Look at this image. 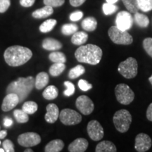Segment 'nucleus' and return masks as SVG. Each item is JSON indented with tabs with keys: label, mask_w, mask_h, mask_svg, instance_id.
I'll return each instance as SVG.
<instances>
[{
	"label": "nucleus",
	"mask_w": 152,
	"mask_h": 152,
	"mask_svg": "<svg viewBox=\"0 0 152 152\" xmlns=\"http://www.w3.org/2000/svg\"><path fill=\"white\" fill-rule=\"evenodd\" d=\"M102 49L99 47L88 44L77 48L75 52V56L77 61L80 63L96 65L102 59Z\"/></svg>",
	"instance_id": "2"
},
{
	"label": "nucleus",
	"mask_w": 152,
	"mask_h": 152,
	"mask_svg": "<svg viewBox=\"0 0 152 152\" xmlns=\"http://www.w3.org/2000/svg\"><path fill=\"white\" fill-rule=\"evenodd\" d=\"M66 69V65L64 63H54L49 68V73L53 77H57L60 75Z\"/></svg>",
	"instance_id": "25"
},
{
	"label": "nucleus",
	"mask_w": 152,
	"mask_h": 152,
	"mask_svg": "<svg viewBox=\"0 0 152 152\" xmlns=\"http://www.w3.org/2000/svg\"><path fill=\"white\" fill-rule=\"evenodd\" d=\"M41 137L35 132H26L20 134L18 137V142L20 146L24 147H35L40 143Z\"/></svg>",
	"instance_id": "9"
},
{
	"label": "nucleus",
	"mask_w": 152,
	"mask_h": 152,
	"mask_svg": "<svg viewBox=\"0 0 152 152\" xmlns=\"http://www.w3.org/2000/svg\"><path fill=\"white\" fill-rule=\"evenodd\" d=\"M76 107L83 115H90L94 109V104L87 96L81 95L77 99L75 102Z\"/></svg>",
	"instance_id": "10"
},
{
	"label": "nucleus",
	"mask_w": 152,
	"mask_h": 152,
	"mask_svg": "<svg viewBox=\"0 0 152 152\" xmlns=\"http://www.w3.org/2000/svg\"><path fill=\"white\" fill-rule=\"evenodd\" d=\"M96 152H115L116 147L113 142L110 141H102L96 145Z\"/></svg>",
	"instance_id": "20"
},
{
	"label": "nucleus",
	"mask_w": 152,
	"mask_h": 152,
	"mask_svg": "<svg viewBox=\"0 0 152 152\" xmlns=\"http://www.w3.org/2000/svg\"><path fill=\"white\" fill-rule=\"evenodd\" d=\"M14 115L16 121L19 123H26L29 120L28 114L26 113L23 110L16 109L14 111Z\"/></svg>",
	"instance_id": "31"
},
{
	"label": "nucleus",
	"mask_w": 152,
	"mask_h": 152,
	"mask_svg": "<svg viewBox=\"0 0 152 152\" xmlns=\"http://www.w3.org/2000/svg\"><path fill=\"white\" fill-rule=\"evenodd\" d=\"M13 124V121L11 118H5L4 120V125L6 127H10Z\"/></svg>",
	"instance_id": "46"
},
{
	"label": "nucleus",
	"mask_w": 152,
	"mask_h": 152,
	"mask_svg": "<svg viewBox=\"0 0 152 152\" xmlns=\"http://www.w3.org/2000/svg\"><path fill=\"white\" fill-rule=\"evenodd\" d=\"M3 148L6 152H14V145L13 142L9 140H6L3 142Z\"/></svg>",
	"instance_id": "40"
},
{
	"label": "nucleus",
	"mask_w": 152,
	"mask_h": 152,
	"mask_svg": "<svg viewBox=\"0 0 152 152\" xmlns=\"http://www.w3.org/2000/svg\"><path fill=\"white\" fill-rule=\"evenodd\" d=\"M88 141L85 138H77L68 146L70 152H84L88 147Z\"/></svg>",
	"instance_id": "15"
},
{
	"label": "nucleus",
	"mask_w": 152,
	"mask_h": 152,
	"mask_svg": "<svg viewBox=\"0 0 152 152\" xmlns=\"http://www.w3.org/2000/svg\"><path fill=\"white\" fill-rule=\"evenodd\" d=\"M64 142L61 140H54L49 142L45 148L46 152H59L64 149Z\"/></svg>",
	"instance_id": "21"
},
{
	"label": "nucleus",
	"mask_w": 152,
	"mask_h": 152,
	"mask_svg": "<svg viewBox=\"0 0 152 152\" xmlns=\"http://www.w3.org/2000/svg\"><path fill=\"white\" fill-rule=\"evenodd\" d=\"M147 118L149 121H152V103L149 104L147 110Z\"/></svg>",
	"instance_id": "45"
},
{
	"label": "nucleus",
	"mask_w": 152,
	"mask_h": 152,
	"mask_svg": "<svg viewBox=\"0 0 152 152\" xmlns=\"http://www.w3.org/2000/svg\"><path fill=\"white\" fill-rule=\"evenodd\" d=\"M49 77L48 74L45 72H41L38 73L35 80V87L37 90H42L44 87H46L48 84Z\"/></svg>",
	"instance_id": "19"
},
{
	"label": "nucleus",
	"mask_w": 152,
	"mask_h": 152,
	"mask_svg": "<svg viewBox=\"0 0 152 152\" xmlns=\"http://www.w3.org/2000/svg\"><path fill=\"white\" fill-rule=\"evenodd\" d=\"M18 103L20 102H19L18 95L14 93L7 94L3 100L2 104H1V109L4 111H9L14 109Z\"/></svg>",
	"instance_id": "14"
},
{
	"label": "nucleus",
	"mask_w": 152,
	"mask_h": 152,
	"mask_svg": "<svg viewBox=\"0 0 152 152\" xmlns=\"http://www.w3.org/2000/svg\"><path fill=\"white\" fill-rule=\"evenodd\" d=\"M78 30V27L76 24L68 23L64 24L61 28V33L64 35H73Z\"/></svg>",
	"instance_id": "32"
},
{
	"label": "nucleus",
	"mask_w": 152,
	"mask_h": 152,
	"mask_svg": "<svg viewBox=\"0 0 152 152\" xmlns=\"http://www.w3.org/2000/svg\"><path fill=\"white\" fill-rule=\"evenodd\" d=\"M64 85L66 87V90L64 92V94L66 96H71L75 92V85L69 81L64 82Z\"/></svg>",
	"instance_id": "37"
},
{
	"label": "nucleus",
	"mask_w": 152,
	"mask_h": 152,
	"mask_svg": "<svg viewBox=\"0 0 152 152\" xmlns=\"http://www.w3.org/2000/svg\"><path fill=\"white\" fill-rule=\"evenodd\" d=\"M97 27V21L94 17H87L82 22V28L85 30L92 32Z\"/></svg>",
	"instance_id": "23"
},
{
	"label": "nucleus",
	"mask_w": 152,
	"mask_h": 152,
	"mask_svg": "<svg viewBox=\"0 0 152 152\" xmlns=\"http://www.w3.org/2000/svg\"><path fill=\"white\" fill-rule=\"evenodd\" d=\"M113 121L116 130L121 133L126 132L132 123V115L128 110L121 109L114 114Z\"/></svg>",
	"instance_id": "4"
},
{
	"label": "nucleus",
	"mask_w": 152,
	"mask_h": 152,
	"mask_svg": "<svg viewBox=\"0 0 152 152\" xmlns=\"http://www.w3.org/2000/svg\"><path fill=\"white\" fill-rule=\"evenodd\" d=\"M0 144H1V142H0Z\"/></svg>",
	"instance_id": "53"
},
{
	"label": "nucleus",
	"mask_w": 152,
	"mask_h": 152,
	"mask_svg": "<svg viewBox=\"0 0 152 152\" xmlns=\"http://www.w3.org/2000/svg\"><path fill=\"white\" fill-rule=\"evenodd\" d=\"M4 149H0V152H4Z\"/></svg>",
	"instance_id": "51"
},
{
	"label": "nucleus",
	"mask_w": 152,
	"mask_h": 152,
	"mask_svg": "<svg viewBox=\"0 0 152 152\" xmlns=\"http://www.w3.org/2000/svg\"><path fill=\"white\" fill-rule=\"evenodd\" d=\"M33 56V52L28 47L18 45L9 47L5 50L4 57L10 66H20L27 63Z\"/></svg>",
	"instance_id": "1"
},
{
	"label": "nucleus",
	"mask_w": 152,
	"mask_h": 152,
	"mask_svg": "<svg viewBox=\"0 0 152 152\" xmlns=\"http://www.w3.org/2000/svg\"><path fill=\"white\" fill-rule=\"evenodd\" d=\"M35 86V80L32 76L28 77H19L16 81H13L7 87V94L14 93L18 96L19 102H22L28 97Z\"/></svg>",
	"instance_id": "3"
},
{
	"label": "nucleus",
	"mask_w": 152,
	"mask_h": 152,
	"mask_svg": "<svg viewBox=\"0 0 152 152\" xmlns=\"http://www.w3.org/2000/svg\"><path fill=\"white\" fill-rule=\"evenodd\" d=\"M149 81L150 82V83H151V85H152V75L149 78Z\"/></svg>",
	"instance_id": "50"
},
{
	"label": "nucleus",
	"mask_w": 152,
	"mask_h": 152,
	"mask_svg": "<svg viewBox=\"0 0 152 152\" xmlns=\"http://www.w3.org/2000/svg\"><path fill=\"white\" fill-rule=\"evenodd\" d=\"M59 109L55 104H49L47 106L45 121L49 123H54L59 117Z\"/></svg>",
	"instance_id": "16"
},
{
	"label": "nucleus",
	"mask_w": 152,
	"mask_h": 152,
	"mask_svg": "<svg viewBox=\"0 0 152 152\" xmlns=\"http://www.w3.org/2000/svg\"><path fill=\"white\" fill-rule=\"evenodd\" d=\"M53 13H54L53 7L45 5L42 8L37 9V10L33 11V13L32 14V16L35 18L42 19L47 18V17L51 16Z\"/></svg>",
	"instance_id": "18"
},
{
	"label": "nucleus",
	"mask_w": 152,
	"mask_h": 152,
	"mask_svg": "<svg viewBox=\"0 0 152 152\" xmlns=\"http://www.w3.org/2000/svg\"><path fill=\"white\" fill-rule=\"evenodd\" d=\"M142 45L145 52L152 58V38L147 37L144 39Z\"/></svg>",
	"instance_id": "36"
},
{
	"label": "nucleus",
	"mask_w": 152,
	"mask_h": 152,
	"mask_svg": "<svg viewBox=\"0 0 152 152\" xmlns=\"http://www.w3.org/2000/svg\"><path fill=\"white\" fill-rule=\"evenodd\" d=\"M35 0H20V4L23 7H30L35 4Z\"/></svg>",
	"instance_id": "43"
},
{
	"label": "nucleus",
	"mask_w": 152,
	"mask_h": 152,
	"mask_svg": "<svg viewBox=\"0 0 152 152\" xmlns=\"http://www.w3.org/2000/svg\"><path fill=\"white\" fill-rule=\"evenodd\" d=\"M152 145L151 139L145 133H140L135 138L134 149L138 152L147 151L151 148Z\"/></svg>",
	"instance_id": "13"
},
{
	"label": "nucleus",
	"mask_w": 152,
	"mask_h": 152,
	"mask_svg": "<svg viewBox=\"0 0 152 152\" xmlns=\"http://www.w3.org/2000/svg\"><path fill=\"white\" fill-rule=\"evenodd\" d=\"M7 135V130H0V139H4Z\"/></svg>",
	"instance_id": "47"
},
{
	"label": "nucleus",
	"mask_w": 152,
	"mask_h": 152,
	"mask_svg": "<svg viewBox=\"0 0 152 152\" xmlns=\"http://www.w3.org/2000/svg\"><path fill=\"white\" fill-rule=\"evenodd\" d=\"M122 1L129 12L133 14L138 12L140 9H139L137 0H122Z\"/></svg>",
	"instance_id": "30"
},
{
	"label": "nucleus",
	"mask_w": 152,
	"mask_h": 152,
	"mask_svg": "<svg viewBox=\"0 0 152 152\" xmlns=\"http://www.w3.org/2000/svg\"><path fill=\"white\" fill-rule=\"evenodd\" d=\"M102 10H103L104 14L108 16V15H111L114 14L115 11L118 10V7L114 4L110 3H104L102 6Z\"/></svg>",
	"instance_id": "35"
},
{
	"label": "nucleus",
	"mask_w": 152,
	"mask_h": 152,
	"mask_svg": "<svg viewBox=\"0 0 152 152\" xmlns=\"http://www.w3.org/2000/svg\"><path fill=\"white\" fill-rule=\"evenodd\" d=\"M65 0H44V4L52 7H59L64 4Z\"/></svg>",
	"instance_id": "39"
},
{
	"label": "nucleus",
	"mask_w": 152,
	"mask_h": 152,
	"mask_svg": "<svg viewBox=\"0 0 152 152\" xmlns=\"http://www.w3.org/2000/svg\"><path fill=\"white\" fill-rule=\"evenodd\" d=\"M49 58L51 61L54 63H64L66 62V56L63 52H54L51 53L49 56Z\"/></svg>",
	"instance_id": "33"
},
{
	"label": "nucleus",
	"mask_w": 152,
	"mask_h": 152,
	"mask_svg": "<svg viewBox=\"0 0 152 152\" xmlns=\"http://www.w3.org/2000/svg\"><path fill=\"white\" fill-rule=\"evenodd\" d=\"M11 5V0H0V13L3 14L8 10Z\"/></svg>",
	"instance_id": "41"
},
{
	"label": "nucleus",
	"mask_w": 152,
	"mask_h": 152,
	"mask_svg": "<svg viewBox=\"0 0 152 152\" xmlns=\"http://www.w3.org/2000/svg\"><path fill=\"white\" fill-rule=\"evenodd\" d=\"M0 130H1V127H0Z\"/></svg>",
	"instance_id": "52"
},
{
	"label": "nucleus",
	"mask_w": 152,
	"mask_h": 152,
	"mask_svg": "<svg viewBox=\"0 0 152 152\" xmlns=\"http://www.w3.org/2000/svg\"><path fill=\"white\" fill-rule=\"evenodd\" d=\"M33 151L32 149H26L25 150V152H33Z\"/></svg>",
	"instance_id": "49"
},
{
	"label": "nucleus",
	"mask_w": 152,
	"mask_h": 152,
	"mask_svg": "<svg viewBox=\"0 0 152 152\" xmlns=\"http://www.w3.org/2000/svg\"><path fill=\"white\" fill-rule=\"evenodd\" d=\"M57 21L55 19H48L41 24V26H39V30L44 33H49V32L52 31Z\"/></svg>",
	"instance_id": "27"
},
{
	"label": "nucleus",
	"mask_w": 152,
	"mask_h": 152,
	"mask_svg": "<svg viewBox=\"0 0 152 152\" xmlns=\"http://www.w3.org/2000/svg\"><path fill=\"white\" fill-rule=\"evenodd\" d=\"M59 118L63 124L75 125L81 122L82 115L73 109H64L59 113Z\"/></svg>",
	"instance_id": "8"
},
{
	"label": "nucleus",
	"mask_w": 152,
	"mask_h": 152,
	"mask_svg": "<svg viewBox=\"0 0 152 152\" xmlns=\"http://www.w3.org/2000/svg\"><path fill=\"white\" fill-rule=\"evenodd\" d=\"M88 39V35L83 31L76 32L71 37V42L75 45H82Z\"/></svg>",
	"instance_id": "22"
},
{
	"label": "nucleus",
	"mask_w": 152,
	"mask_h": 152,
	"mask_svg": "<svg viewBox=\"0 0 152 152\" xmlns=\"http://www.w3.org/2000/svg\"><path fill=\"white\" fill-rule=\"evenodd\" d=\"M118 0H106V2L110 4H115L116 3Z\"/></svg>",
	"instance_id": "48"
},
{
	"label": "nucleus",
	"mask_w": 152,
	"mask_h": 152,
	"mask_svg": "<svg viewBox=\"0 0 152 152\" xmlns=\"http://www.w3.org/2000/svg\"><path fill=\"white\" fill-rule=\"evenodd\" d=\"M118 71L125 78H134L138 73L137 61L133 57H129L119 64Z\"/></svg>",
	"instance_id": "5"
},
{
	"label": "nucleus",
	"mask_w": 152,
	"mask_h": 152,
	"mask_svg": "<svg viewBox=\"0 0 152 152\" xmlns=\"http://www.w3.org/2000/svg\"><path fill=\"white\" fill-rule=\"evenodd\" d=\"M87 133L93 141H99L104 137V132L103 127L97 121H91L87 124Z\"/></svg>",
	"instance_id": "12"
},
{
	"label": "nucleus",
	"mask_w": 152,
	"mask_h": 152,
	"mask_svg": "<svg viewBox=\"0 0 152 152\" xmlns=\"http://www.w3.org/2000/svg\"><path fill=\"white\" fill-rule=\"evenodd\" d=\"M78 87L82 91H84V92H87L89 91L92 88V85L89 83L88 82L85 80L81 79L78 81Z\"/></svg>",
	"instance_id": "38"
},
{
	"label": "nucleus",
	"mask_w": 152,
	"mask_h": 152,
	"mask_svg": "<svg viewBox=\"0 0 152 152\" xmlns=\"http://www.w3.org/2000/svg\"><path fill=\"white\" fill-rule=\"evenodd\" d=\"M85 72V68L82 65H77L75 67L71 68L68 73V77L70 79H75L83 75Z\"/></svg>",
	"instance_id": "28"
},
{
	"label": "nucleus",
	"mask_w": 152,
	"mask_h": 152,
	"mask_svg": "<svg viewBox=\"0 0 152 152\" xmlns=\"http://www.w3.org/2000/svg\"><path fill=\"white\" fill-rule=\"evenodd\" d=\"M58 95V90L54 85H49L46 87L42 93V96L47 100H53L56 99Z\"/></svg>",
	"instance_id": "24"
},
{
	"label": "nucleus",
	"mask_w": 152,
	"mask_h": 152,
	"mask_svg": "<svg viewBox=\"0 0 152 152\" xmlns=\"http://www.w3.org/2000/svg\"><path fill=\"white\" fill-rule=\"evenodd\" d=\"M42 47L48 51H56L62 48V44L53 38H46L42 42Z\"/></svg>",
	"instance_id": "17"
},
{
	"label": "nucleus",
	"mask_w": 152,
	"mask_h": 152,
	"mask_svg": "<svg viewBox=\"0 0 152 152\" xmlns=\"http://www.w3.org/2000/svg\"><path fill=\"white\" fill-rule=\"evenodd\" d=\"M133 20L132 15L129 11H121L117 14L115 23L119 29L123 30H128L132 28L133 25Z\"/></svg>",
	"instance_id": "11"
},
{
	"label": "nucleus",
	"mask_w": 152,
	"mask_h": 152,
	"mask_svg": "<svg viewBox=\"0 0 152 152\" xmlns=\"http://www.w3.org/2000/svg\"><path fill=\"white\" fill-rule=\"evenodd\" d=\"M139 9L143 12H148L152 10V0H137Z\"/></svg>",
	"instance_id": "34"
},
{
	"label": "nucleus",
	"mask_w": 152,
	"mask_h": 152,
	"mask_svg": "<svg viewBox=\"0 0 152 152\" xmlns=\"http://www.w3.org/2000/svg\"><path fill=\"white\" fill-rule=\"evenodd\" d=\"M134 21L138 26L141 28H147L149 24V18L143 14L136 12L134 14Z\"/></svg>",
	"instance_id": "26"
},
{
	"label": "nucleus",
	"mask_w": 152,
	"mask_h": 152,
	"mask_svg": "<svg viewBox=\"0 0 152 152\" xmlns=\"http://www.w3.org/2000/svg\"><path fill=\"white\" fill-rule=\"evenodd\" d=\"M115 94L117 101L121 104L128 105L132 103L134 99V93L128 85L121 83L116 85Z\"/></svg>",
	"instance_id": "7"
},
{
	"label": "nucleus",
	"mask_w": 152,
	"mask_h": 152,
	"mask_svg": "<svg viewBox=\"0 0 152 152\" xmlns=\"http://www.w3.org/2000/svg\"><path fill=\"white\" fill-rule=\"evenodd\" d=\"M69 1L71 6L77 7H80V6H81L85 1H86V0H69Z\"/></svg>",
	"instance_id": "44"
},
{
	"label": "nucleus",
	"mask_w": 152,
	"mask_h": 152,
	"mask_svg": "<svg viewBox=\"0 0 152 152\" xmlns=\"http://www.w3.org/2000/svg\"><path fill=\"white\" fill-rule=\"evenodd\" d=\"M108 33L111 41L117 45H128L133 42V38L130 33L126 30L119 29L116 26L110 28Z\"/></svg>",
	"instance_id": "6"
},
{
	"label": "nucleus",
	"mask_w": 152,
	"mask_h": 152,
	"mask_svg": "<svg viewBox=\"0 0 152 152\" xmlns=\"http://www.w3.org/2000/svg\"><path fill=\"white\" fill-rule=\"evenodd\" d=\"M22 109L27 113L28 115H31V114L35 113L38 109V106L37 103L35 102H32V101H28V102H25L23 105Z\"/></svg>",
	"instance_id": "29"
},
{
	"label": "nucleus",
	"mask_w": 152,
	"mask_h": 152,
	"mask_svg": "<svg viewBox=\"0 0 152 152\" xmlns=\"http://www.w3.org/2000/svg\"><path fill=\"white\" fill-rule=\"evenodd\" d=\"M83 13L81 11H76L70 15V20L72 21H77L83 18Z\"/></svg>",
	"instance_id": "42"
}]
</instances>
